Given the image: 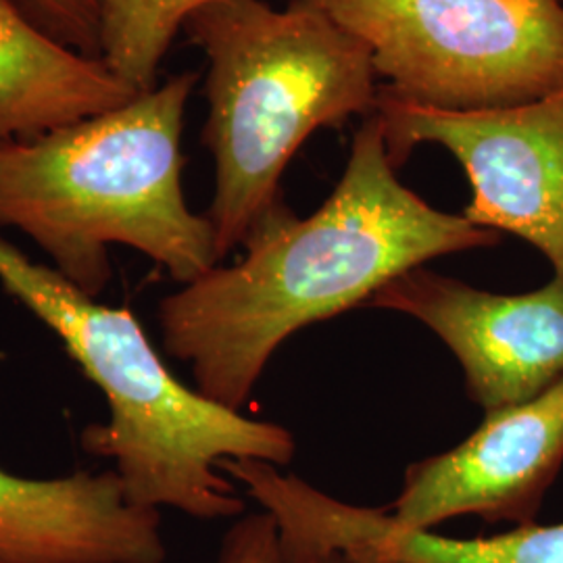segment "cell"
Returning a JSON list of instances; mask_svg holds the SVG:
<instances>
[{
	"label": "cell",
	"mask_w": 563,
	"mask_h": 563,
	"mask_svg": "<svg viewBox=\"0 0 563 563\" xmlns=\"http://www.w3.org/2000/svg\"><path fill=\"white\" fill-rule=\"evenodd\" d=\"M0 563H2V562H0Z\"/></svg>",
	"instance_id": "15"
},
{
	"label": "cell",
	"mask_w": 563,
	"mask_h": 563,
	"mask_svg": "<svg viewBox=\"0 0 563 563\" xmlns=\"http://www.w3.org/2000/svg\"><path fill=\"white\" fill-rule=\"evenodd\" d=\"M197 74L34 139L0 141V228H18L88 297L111 282L109 246L134 249L178 284L218 262L207 216L181 188V130Z\"/></svg>",
	"instance_id": "2"
},
{
	"label": "cell",
	"mask_w": 563,
	"mask_h": 563,
	"mask_svg": "<svg viewBox=\"0 0 563 563\" xmlns=\"http://www.w3.org/2000/svg\"><path fill=\"white\" fill-rule=\"evenodd\" d=\"M563 463V380L520 405L486 411L462 444L411 463L399 497L383 507L402 528L476 516L484 522H537Z\"/></svg>",
	"instance_id": "8"
},
{
	"label": "cell",
	"mask_w": 563,
	"mask_h": 563,
	"mask_svg": "<svg viewBox=\"0 0 563 563\" xmlns=\"http://www.w3.org/2000/svg\"><path fill=\"white\" fill-rule=\"evenodd\" d=\"M0 284L63 342L109 407L81 444L111 460L132 504L172 507L197 520L239 518L244 499L223 460L288 465L295 439L180 383L128 307L88 297L55 267L0 239Z\"/></svg>",
	"instance_id": "3"
},
{
	"label": "cell",
	"mask_w": 563,
	"mask_h": 563,
	"mask_svg": "<svg viewBox=\"0 0 563 563\" xmlns=\"http://www.w3.org/2000/svg\"><path fill=\"white\" fill-rule=\"evenodd\" d=\"M499 241V232L434 209L397 178L374 111L318 211L297 218L278 199L242 241L241 262L216 265L159 302L163 349L190 365L207 399L241 411L297 330L365 307L423 263Z\"/></svg>",
	"instance_id": "1"
},
{
	"label": "cell",
	"mask_w": 563,
	"mask_h": 563,
	"mask_svg": "<svg viewBox=\"0 0 563 563\" xmlns=\"http://www.w3.org/2000/svg\"><path fill=\"white\" fill-rule=\"evenodd\" d=\"M384 90L439 111H493L563 86V0H325Z\"/></svg>",
	"instance_id": "5"
},
{
	"label": "cell",
	"mask_w": 563,
	"mask_h": 563,
	"mask_svg": "<svg viewBox=\"0 0 563 563\" xmlns=\"http://www.w3.org/2000/svg\"><path fill=\"white\" fill-rule=\"evenodd\" d=\"M222 472L276 518L297 558L339 551L349 563H563V522L451 539L397 526L383 507L339 501L272 463L223 460Z\"/></svg>",
	"instance_id": "9"
},
{
	"label": "cell",
	"mask_w": 563,
	"mask_h": 563,
	"mask_svg": "<svg viewBox=\"0 0 563 563\" xmlns=\"http://www.w3.org/2000/svg\"><path fill=\"white\" fill-rule=\"evenodd\" d=\"M218 563H349L339 551L295 558L282 541L280 528L269 511L239 516L223 534Z\"/></svg>",
	"instance_id": "13"
},
{
	"label": "cell",
	"mask_w": 563,
	"mask_h": 563,
	"mask_svg": "<svg viewBox=\"0 0 563 563\" xmlns=\"http://www.w3.org/2000/svg\"><path fill=\"white\" fill-rule=\"evenodd\" d=\"M365 307L428 325L457 357L467 397L484 411L539 397L563 380V278L495 295L426 267L393 278Z\"/></svg>",
	"instance_id": "7"
},
{
	"label": "cell",
	"mask_w": 563,
	"mask_h": 563,
	"mask_svg": "<svg viewBox=\"0 0 563 563\" xmlns=\"http://www.w3.org/2000/svg\"><path fill=\"white\" fill-rule=\"evenodd\" d=\"M376 115L399 169L418 144H439L463 167L467 222L537 246L563 278V86L493 111H439L380 92Z\"/></svg>",
	"instance_id": "6"
},
{
	"label": "cell",
	"mask_w": 563,
	"mask_h": 563,
	"mask_svg": "<svg viewBox=\"0 0 563 563\" xmlns=\"http://www.w3.org/2000/svg\"><path fill=\"white\" fill-rule=\"evenodd\" d=\"M46 34L90 59H101L99 0H20Z\"/></svg>",
	"instance_id": "14"
},
{
	"label": "cell",
	"mask_w": 563,
	"mask_h": 563,
	"mask_svg": "<svg viewBox=\"0 0 563 563\" xmlns=\"http://www.w3.org/2000/svg\"><path fill=\"white\" fill-rule=\"evenodd\" d=\"M209 2L213 0H99L102 63L139 95L151 92L184 21Z\"/></svg>",
	"instance_id": "12"
},
{
	"label": "cell",
	"mask_w": 563,
	"mask_h": 563,
	"mask_svg": "<svg viewBox=\"0 0 563 563\" xmlns=\"http://www.w3.org/2000/svg\"><path fill=\"white\" fill-rule=\"evenodd\" d=\"M165 560L159 509L132 504L115 470L38 481L0 467V562Z\"/></svg>",
	"instance_id": "10"
},
{
	"label": "cell",
	"mask_w": 563,
	"mask_h": 563,
	"mask_svg": "<svg viewBox=\"0 0 563 563\" xmlns=\"http://www.w3.org/2000/svg\"><path fill=\"white\" fill-rule=\"evenodd\" d=\"M136 97L101 59L46 34L20 0H0V141L34 139Z\"/></svg>",
	"instance_id": "11"
},
{
	"label": "cell",
	"mask_w": 563,
	"mask_h": 563,
	"mask_svg": "<svg viewBox=\"0 0 563 563\" xmlns=\"http://www.w3.org/2000/svg\"><path fill=\"white\" fill-rule=\"evenodd\" d=\"M181 32L209 60L202 142L216 163L205 213L218 262L280 199V178L316 130L336 128L378 104L367 44L334 20L325 0H213Z\"/></svg>",
	"instance_id": "4"
}]
</instances>
